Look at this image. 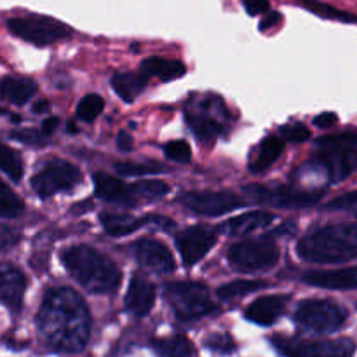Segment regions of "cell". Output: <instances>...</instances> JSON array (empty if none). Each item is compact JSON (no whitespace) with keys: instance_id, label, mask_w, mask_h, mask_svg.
<instances>
[{"instance_id":"cell-49","label":"cell","mask_w":357,"mask_h":357,"mask_svg":"<svg viewBox=\"0 0 357 357\" xmlns=\"http://www.w3.org/2000/svg\"><path fill=\"white\" fill-rule=\"evenodd\" d=\"M3 114H6V110H3V108L0 107V115H3Z\"/></svg>"},{"instance_id":"cell-30","label":"cell","mask_w":357,"mask_h":357,"mask_svg":"<svg viewBox=\"0 0 357 357\" xmlns=\"http://www.w3.org/2000/svg\"><path fill=\"white\" fill-rule=\"evenodd\" d=\"M23 211L24 204L20 195L14 194L9 185L0 178V218H17Z\"/></svg>"},{"instance_id":"cell-11","label":"cell","mask_w":357,"mask_h":357,"mask_svg":"<svg viewBox=\"0 0 357 357\" xmlns=\"http://www.w3.org/2000/svg\"><path fill=\"white\" fill-rule=\"evenodd\" d=\"M246 194L250 195L253 201L261 202V204L279 206V208H305V206H312L323 197V190H302V188L288 187V185H278V187H271V185H246L244 187Z\"/></svg>"},{"instance_id":"cell-18","label":"cell","mask_w":357,"mask_h":357,"mask_svg":"<svg viewBox=\"0 0 357 357\" xmlns=\"http://www.w3.org/2000/svg\"><path fill=\"white\" fill-rule=\"evenodd\" d=\"M94 185H96L98 197L107 202L132 208L139 201L132 185L124 183V180H121V178L110 176V174L105 173H96L94 174Z\"/></svg>"},{"instance_id":"cell-14","label":"cell","mask_w":357,"mask_h":357,"mask_svg":"<svg viewBox=\"0 0 357 357\" xmlns=\"http://www.w3.org/2000/svg\"><path fill=\"white\" fill-rule=\"evenodd\" d=\"M216 239H218V232L208 225H195L183 230L176 237L178 250H180L183 264L187 267L199 264L209 253V250L215 246Z\"/></svg>"},{"instance_id":"cell-43","label":"cell","mask_w":357,"mask_h":357,"mask_svg":"<svg viewBox=\"0 0 357 357\" xmlns=\"http://www.w3.org/2000/svg\"><path fill=\"white\" fill-rule=\"evenodd\" d=\"M117 146L119 150H122V152H129V150H132V138L128 135V132H119V138H117Z\"/></svg>"},{"instance_id":"cell-44","label":"cell","mask_w":357,"mask_h":357,"mask_svg":"<svg viewBox=\"0 0 357 357\" xmlns=\"http://www.w3.org/2000/svg\"><path fill=\"white\" fill-rule=\"evenodd\" d=\"M58 122H59L58 117H49V119H45V121L42 122V132H44L45 136L52 135V131H54V129L58 128Z\"/></svg>"},{"instance_id":"cell-39","label":"cell","mask_w":357,"mask_h":357,"mask_svg":"<svg viewBox=\"0 0 357 357\" xmlns=\"http://www.w3.org/2000/svg\"><path fill=\"white\" fill-rule=\"evenodd\" d=\"M328 209L349 211V213H354V215L357 216V192H351V194L340 195V197L330 202Z\"/></svg>"},{"instance_id":"cell-3","label":"cell","mask_w":357,"mask_h":357,"mask_svg":"<svg viewBox=\"0 0 357 357\" xmlns=\"http://www.w3.org/2000/svg\"><path fill=\"white\" fill-rule=\"evenodd\" d=\"M300 258L312 264H342L357 258V223L314 229L296 246Z\"/></svg>"},{"instance_id":"cell-12","label":"cell","mask_w":357,"mask_h":357,"mask_svg":"<svg viewBox=\"0 0 357 357\" xmlns=\"http://www.w3.org/2000/svg\"><path fill=\"white\" fill-rule=\"evenodd\" d=\"M272 345L282 356L312 357V356H340L347 357L356 352V344L349 338H340L333 342H312L300 338L272 337Z\"/></svg>"},{"instance_id":"cell-2","label":"cell","mask_w":357,"mask_h":357,"mask_svg":"<svg viewBox=\"0 0 357 357\" xmlns=\"http://www.w3.org/2000/svg\"><path fill=\"white\" fill-rule=\"evenodd\" d=\"M61 261L68 274L91 293L108 295L121 284V268L107 255L86 244L63 251Z\"/></svg>"},{"instance_id":"cell-35","label":"cell","mask_w":357,"mask_h":357,"mask_svg":"<svg viewBox=\"0 0 357 357\" xmlns=\"http://www.w3.org/2000/svg\"><path fill=\"white\" fill-rule=\"evenodd\" d=\"M164 153L167 159L174 160V162H188L192 159V149L187 142L183 139H174L164 145Z\"/></svg>"},{"instance_id":"cell-21","label":"cell","mask_w":357,"mask_h":357,"mask_svg":"<svg viewBox=\"0 0 357 357\" xmlns=\"http://www.w3.org/2000/svg\"><path fill=\"white\" fill-rule=\"evenodd\" d=\"M309 284L324 289H357V265L337 271H316L305 275Z\"/></svg>"},{"instance_id":"cell-22","label":"cell","mask_w":357,"mask_h":357,"mask_svg":"<svg viewBox=\"0 0 357 357\" xmlns=\"http://www.w3.org/2000/svg\"><path fill=\"white\" fill-rule=\"evenodd\" d=\"M37 82L28 77H6L0 80V96L9 103L26 105L37 93Z\"/></svg>"},{"instance_id":"cell-45","label":"cell","mask_w":357,"mask_h":357,"mask_svg":"<svg viewBox=\"0 0 357 357\" xmlns=\"http://www.w3.org/2000/svg\"><path fill=\"white\" fill-rule=\"evenodd\" d=\"M281 20V14L279 13H268L267 17H264V21H261L260 24V30H268L271 26H274L278 21Z\"/></svg>"},{"instance_id":"cell-24","label":"cell","mask_w":357,"mask_h":357,"mask_svg":"<svg viewBox=\"0 0 357 357\" xmlns=\"http://www.w3.org/2000/svg\"><path fill=\"white\" fill-rule=\"evenodd\" d=\"M146 82H149V77L143 72H121L112 77V87H114V91L119 94L121 100L128 101V103L135 101L142 94Z\"/></svg>"},{"instance_id":"cell-1","label":"cell","mask_w":357,"mask_h":357,"mask_svg":"<svg viewBox=\"0 0 357 357\" xmlns=\"http://www.w3.org/2000/svg\"><path fill=\"white\" fill-rule=\"evenodd\" d=\"M37 328L51 351L79 354L91 337L89 309L75 289L56 286L45 291L37 314Z\"/></svg>"},{"instance_id":"cell-26","label":"cell","mask_w":357,"mask_h":357,"mask_svg":"<svg viewBox=\"0 0 357 357\" xmlns=\"http://www.w3.org/2000/svg\"><path fill=\"white\" fill-rule=\"evenodd\" d=\"M282 150H284V142L281 138H278V136H268L260 145L257 159L251 162V171L253 173H260V171L271 167L281 157Z\"/></svg>"},{"instance_id":"cell-34","label":"cell","mask_w":357,"mask_h":357,"mask_svg":"<svg viewBox=\"0 0 357 357\" xmlns=\"http://www.w3.org/2000/svg\"><path fill=\"white\" fill-rule=\"evenodd\" d=\"M132 188L139 199H159L169 192V185L160 180H139L132 183Z\"/></svg>"},{"instance_id":"cell-38","label":"cell","mask_w":357,"mask_h":357,"mask_svg":"<svg viewBox=\"0 0 357 357\" xmlns=\"http://www.w3.org/2000/svg\"><path fill=\"white\" fill-rule=\"evenodd\" d=\"M282 138H286L291 143H303L310 138V131L300 122H295V124L282 126L281 128Z\"/></svg>"},{"instance_id":"cell-4","label":"cell","mask_w":357,"mask_h":357,"mask_svg":"<svg viewBox=\"0 0 357 357\" xmlns=\"http://www.w3.org/2000/svg\"><path fill=\"white\" fill-rule=\"evenodd\" d=\"M317 153L310 166L321 169L330 181H342L357 167V132H338L316 142Z\"/></svg>"},{"instance_id":"cell-9","label":"cell","mask_w":357,"mask_h":357,"mask_svg":"<svg viewBox=\"0 0 357 357\" xmlns=\"http://www.w3.org/2000/svg\"><path fill=\"white\" fill-rule=\"evenodd\" d=\"M199 108H190L185 114L188 128L202 143H211L223 132V124L229 121V114L223 105V100L218 96L204 98Z\"/></svg>"},{"instance_id":"cell-20","label":"cell","mask_w":357,"mask_h":357,"mask_svg":"<svg viewBox=\"0 0 357 357\" xmlns=\"http://www.w3.org/2000/svg\"><path fill=\"white\" fill-rule=\"evenodd\" d=\"M288 295H268L264 298H258L251 303L246 309L244 316L248 321L260 326H272L282 312L286 310V303H288Z\"/></svg>"},{"instance_id":"cell-28","label":"cell","mask_w":357,"mask_h":357,"mask_svg":"<svg viewBox=\"0 0 357 357\" xmlns=\"http://www.w3.org/2000/svg\"><path fill=\"white\" fill-rule=\"evenodd\" d=\"M298 3H302L307 10L314 13L319 17H326V20H337L344 21V23H357L356 14L345 13V10L337 9V7L330 6V3L319 2V0H296Z\"/></svg>"},{"instance_id":"cell-29","label":"cell","mask_w":357,"mask_h":357,"mask_svg":"<svg viewBox=\"0 0 357 357\" xmlns=\"http://www.w3.org/2000/svg\"><path fill=\"white\" fill-rule=\"evenodd\" d=\"M268 286V282L260 281V279H239V281L229 282L218 289V296L222 300L237 298V296L250 295V293L258 291V289Z\"/></svg>"},{"instance_id":"cell-33","label":"cell","mask_w":357,"mask_h":357,"mask_svg":"<svg viewBox=\"0 0 357 357\" xmlns=\"http://www.w3.org/2000/svg\"><path fill=\"white\" fill-rule=\"evenodd\" d=\"M105 101L98 94H87L77 107V117L84 122H93L103 112Z\"/></svg>"},{"instance_id":"cell-25","label":"cell","mask_w":357,"mask_h":357,"mask_svg":"<svg viewBox=\"0 0 357 357\" xmlns=\"http://www.w3.org/2000/svg\"><path fill=\"white\" fill-rule=\"evenodd\" d=\"M142 72L146 77H159L160 80H173L180 79L181 75H185L187 68L181 61L178 59H167L160 58V56H152V58H146L142 63Z\"/></svg>"},{"instance_id":"cell-13","label":"cell","mask_w":357,"mask_h":357,"mask_svg":"<svg viewBox=\"0 0 357 357\" xmlns=\"http://www.w3.org/2000/svg\"><path fill=\"white\" fill-rule=\"evenodd\" d=\"M180 202L202 216H222L243 208L246 202L234 192H188L180 197Z\"/></svg>"},{"instance_id":"cell-27","label":"cell","mask_w":357,"mask_h":357,"mask_svg":"<svg viewBox=\"0 0 357 357\" xmlns=\"http://www.w3.org/2000/svg\"><path fill=\"white\" fill-rule=\"evenodd\" d=\"M153 349L159 356H194L195 349L192 347L190 342L183 335H174L171 338H162V340L153 342Z\"/></svg>"},{"instance_id":"cell-8","label":"cell","mask_w":357,"mask_h":357,"mask_svg":"<svg viewBox=\"0 0 357 357\" xmlns=\"http://www.w3.org/2000/svg\"><path fill=\"white\" fill-rule=\"evenodd\" d=\"M7 28L13 35L24 42H30L33 45H49L54 42L70 38L73 33L72 28L58 20H52L47 16H24V17H10L7 20Z\"/></svg>"},{"instance_id":"cell-10","label":"cell","mask_w":357,"mask_h":357,"mask_svg":"<svg viewBox=\"0 0 357 357\" xmlns=\"http://www.w3.org/2000/svg\"><path fill=\"white\" fill-rule=\"evenodd\" d=\"M82 181V173L66 160H51L33 178L31 187L40 199H49L59 192H72Z\"/></svg>"},{"instance_id":"cell-7","label":"cell","mask_w":357,"mask_h":357,"mask_svg":"<svg viewBox=\"0 0 357 357\" xmlns=\"http://www.w3.org/2000/svg\"><path fill=\"white\" fill-rule=\"evenodd\" d=\"M227 258L239 272L268 271L279 261V248L271 237H257L232 244Z\"/></svg>"},{"instance_id":"cell-17","label":"cell","mask_w":357,"mask_h":357,"mask_svg":"<svg viewBox=\"0 0 357 357\" xmlns=\"http://www.w3.org/2000/svg\"><path fill=\"white\" fill-rule=\"evenodd\" d=\"M155 303V286L142 272H136L126 293V310L136 317H145Z\"/></svg>"},{"instance_id":"cell-31","label":"cell","mask_w":357,"mask_h":357,"mask_svg":"<svg viewBox=\"0 0 357 357\" xmlns=\"http://www.w3.org/2000/svg\"><path fill=\"white\" fill-rule=\"evenodd\" d=\"M0 171L6 173L13 181H21L24 173V166L20 153L3 145L2 142H0Z\"/></svg>"},{"instance_id":"cell-23","label":"cell","mask_w":357,"mask_h":357,"mask_svg":"<svg viewBox=\"0 0 357 357\" xmlns=\"http://www.w3.org/2000/svg\"><path fill=\"white\" fill-rule=\"evenodd\" d=\"M274 220L275 216L272 215V213L253 211L248 213V215L229 220L227 223H223L222 230H225L227 234H232V236H246V234L255 232V230L258 229H265V227L271 225Z\"/></svg>"},{"instance_id":"cell-41","label":"cell","mask_w":357,"mask_h":357,"mask_svg":"<svg viewBox=\"0 0 357 357\" xmlns=\"http://www.w3.org/2000/svg\"><path fill=\"white\" fill-rule=\"evenodd\" d=\"M243 3L250 16H258V14L268 13V9H271L268 0H243Z\"/></svg>"},{"instance_id":"cell-42","label":"cell","mask_w":357,"mask_h":357,"mask_svg":"<svg viewBox=\"0 0 357 357\" xmlns=\"http://www.w3.org/2000/svg\"><path fill=\"white\" fill-rule=\"evenodd\" d=\"M337 121H338V117H337V114H333V112H324V114L316 115V117H314V124L321 129L331 128V126L337 124Z\"/></svg>"},{"instance_id":"cell-40","label":"cell","mask_w":357,"mask_h":357,"mask_svg":"<svg viewBox=\"0 0 357 357\" xmlns=\"http://www.w3.org/2000/svg\"><path fill=\"white\" fill-rule=\"evenodd\" d=\"M20 239H21L20 230L9 225H0V251L16 246V244L20 243Z\"/></svg>"},{"instance_id":"cell-6","label":"cell","mask_w":357,"mask_h":357,"mask_svg":"<svg viewBox=\"0 0 357 357\" xmlns=\"http://www.w3.org/2000/svg\"><path fill=\"white\" fill-rule=\"evenodd\" d=\"M300 328L312 333H335L349 321V310L333 300H305L295 310Z\"/></svg>"},{"instance_id":"cell-19","label":"cell","mask_w":357,"mask_h":357,"mask_svg":"<svg viewBox=\"0 0 357 357\" xmlns=\"http://www.w3.org/2000/svg\"><path fill=\"white\" fill-rule=\"evenodd\" d=\"M101 225L105 227L107 234L114 237L129 236V234L136 232L142 229L146 223H159L162 227H173L174 223L171 220L164 218V216H129V215H115V213H101Z\"/></svg>"},{"instance_id":"cell-5","label":"cell","mask_w":357,"mask_h":357,"mask_svg":"<svg viewBox=\"0 0 357 357\" xmlns=\"http://www.w3.org/2000/svg\"><path fill=\"white\" fill-rule=\"evenodd\" d=\"M164 296L174 316L183 323H192L216 312L218 307L211 300L209 289L201 282L174 281L164 286Z\"/></svg>"},{"instance_id":"cell-15","label":"cell","mask_w":357,"mask_h":357,"mask_svg":"<svg viewBox=\"0 0 357 357\" xmlns=\"http://www.w3.org/2000/svg\"><path fill=\"white\" fill-rule=\"evenodd\" d=\"M132 253H135L136 261L139 265L155 272V274H169L176 268L173 255L160 241L146 239V237L139 239L132 246Z\"/></svg>"},{"instance_id":"cell-48","label":"cell","mask_w":357,"mask_h":357,"mask_svg":"<svg viewBox=\"0 0 357 357\" xmlns=\"http://www.w3.org/2000/svg\"><path fill=\"white\" fill-rule=\"evenodd\" d=\"M10 119H13V122H16V124H17V122H21L20 115H10Z\"/></svg>"},{"instance_id":"cell-46","label":"cell","mask_w":357,"mask_h":357,"mask_svg":"<svg viewBox=\"0 0 357 357\" xmlns=\"http://www.w3.org/2000/svg\"><path fill=\"white\" fill-rule=\"evenodd\" d=\"M49 110V101L47 100H40L33 105V112L35 114H44V112Z\"/></svg>"},{"instance_id":"cell-32","label":"cell","mask_w":357,"mask_h":357,"mask_svg":"<svg viewBox=\"0 0 357 357\" xmlns=\"http://www.w3.org/2000/svg\"><path fill=\"white\" fill-rule=\"evenodd\" d=\"M115 171L121 176H146V174L164 173V167L155 162H119L115 164Z\"/></svg>"},{"instance_id":"cell-36","label":"cell","mask_w":357,"mask_h":357,"mask_svg":"<svg viewBox=\"0 0 357 357\" xmlns=\"http://www.w3.org/2000/svg\"><path fill=\"white\" fill-rule=\"evenodd\" d=\"M206 347L211 349L213 352H218V354H230V352L236 351V342L230 338V335L227 333H213L206 338Z\"/></svg>"},{"instance_id":"cell-16","label":"cell","mask_w":357,"mask_h":357,"mask_svg":"<svg viewBox=\"0 0 357 357\" xmlns=\"http://www.w3.org/2000/svg\"><path fill=\"white\" fill-rule=\"evenodd\" d=\"M26 291V278L17 267L0 264V303L10 312H20Z\"/></svg>"},{"instance_id":"cell-37","label":"cell","mask_w":357,"mask_h":357,"mask_svg":"<svg viewBox=\"0 0 357 357\" xmlns=\"http://www.w3.org/2000/svg\"><path fill=\"white\" fill-rule=\"evenodd\" d=\"M9 136L13 139H16V142L31 146L45 145V138H47L44 132L37 131V129H14V131L9 132Z\"/></svg>"},{"instance_id":"cell-47","label":"cell","mask_w":357,"mask_h":357,"mask_svg":"<svg viewBox=\"0 0 357 357\" xmlns=\"http://www.w3.org/2000/svg\"><path fill=\"white\" fill-rule=\"evenodd\" d=\"M68 131L70 132H77V128H75V124H73V122H70V124H68Z\"/></svg>"}]
</instances>
